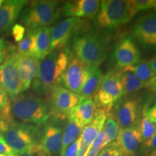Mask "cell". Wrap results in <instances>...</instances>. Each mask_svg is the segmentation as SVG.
I'll return each instance as SVG.
<instances>
[{
  "label": "cell",
  "mask_w": 156,
  "mask_h": 156,
  "mask_svg": "<svg viewBox=\"0 0 156 156\" xmlns=\"http://www.w3.org/2000/svg\"><path fill=\"white\" fill-rule=\"evenodd\" d=\"M69 48L51 51L40 62L36 77L32 84L33 90L39 95H49L54 88L62 86V80L71 59Z\"/></svg>",
  "instance_id": "6da1fadb"
},
{
  "label": "cell",
  "mask_w": 156,
  "mask_h": 156,
  "mask_svg": "<svg viewBox=\"0 0 156 156\" xmlns=\"http://www.w3.org/2000/svg\"><path fill=\"white\" fill-rule=\"evenodd\" d=\"M98 156H124L115 142L109 144L101 150Z\"/></svg>",
  "instance_id": "4dcf8cb0"
},
{
  "label": "cell",
  "mask_w": 156,
  "mask_h": 156,
  "mask_svg": "<svg viewBox=\"0 0 156 156\" xmlns=\"http://www.w3.org/2000/svg\"><path fill=\"white\" fill-rule=\"evenodd\" d=\"M96 105L93 98L83 99L73 109L67 119L84 127L92 122L96 112Z\"/></svg>",
  "instance_id": "ffe728a7"
},
{
  "label": "cell",
  "mask_w": 156,
  "mask_h": 156,
  "mask_svg": "<svg viewBox=\"0 0 156 156\" xmlns=\"http://www.w3.org/2000/svg\"><path fill=\"white\" fill-rule=\"evenodd\" d=\"M61 15L58 1H32L29 2L21 12L20 21L27 31H34L50 27L57 21Z\"/></svg>",
  "instance_id": "277c9868"
},
{
  "label": "cell",
  "mask_w": 156,
  "mask_h": 156,
  "mask_svg": "<svg viewBox=\"0 0 156 156\" xmlns=\"http://www.w3.org/2000/svg\"><path fill=\"white\" fill-rule=\"evenodd\" d=\"M17 53L23 56H34L35 34L34 31H27L24 38L17 45Z\"/></svg>",
  "instance_id": "83f0119b"
},
{
  "label": "cell",
  "mask_w": 156,
  "mask_h": 156,
  "mask_svg": "<svg viewBox=\"0 0 156 156\" xmlns=\"http://www.w3.org/2000/svg\"><path fill=\"white\" fill-rule=\"evenodd\" d=\"M139 126L142 142L151 138L156 132V123L151 122L145 114L142 117Z\"/></svg>",
  "instance_id": "f1b7e54d"
},
{
  "label": "cell",
  "mask_w": 156,
  "mask_h": 156,
  "mask_svg": "<svg viewBox=\"0 0 156 156\" xmlns=\"http://www.w3.org/2000/svg\"><path fill=\"white\" fill-rule=\"evenodd\" d=\"M0 156H20V155L16 153H14L11 154H0Z\"/></svg>",
  "instance_id": "7bdbcfd3"
},
{
  "label": "cell",
  "mask_w": 156,
  "mask_h": 156,
  "mask_svg": "<svg viewBox=\"0 0 156 156\" xmlns=\"http://www.w3.org/2000/svg\"><path fill=\"white\" fill-rule=\"evenodd\" d=\"M5 1H4V0H0V8L2 7V6L4 5V3H5Z\"/></svg>",
  "instance_id": "f6af8a7d"
},
{
  "label": "cell",
  "mask_w": 156,
  "mask_h": 156,
  "mask_svg": "<svg viewBox=\"0 0 156 156\" xmlns=\"http://www.w3.org/2000/svg\"><path fill=\"white\" fill-rule=\"evenodd\" d=\"M142 142L139 124L120 129L115 143L124 156L134 155Z\"/></svg>",
  "instance_id": "e0dca14e"
},
{
  "label": "cell",
  "mask_w": 156,
  "mask_h": 156,
  "mask_svg": "<svg viewBox=\"0 0 156 156\" xmlns=\"http://www.w3.org/2000/svg\"><path fill=\"white\" fill-rule=\"evenodd\" d=\"M2 135L7 145L20 155L28 153L37 144L30 130L21 126H9Z\"/></svg>",
  "instance_id": "5bb4252c"
},
{
  "label": "cell",
  "mask_w": 156,
  "mask_h": 156,
  "mask_svg": "<svg viewBox=\"0 0 156 156\" xmlns=\"http://www.w3.org/2000/svg\"><path fill=\"white\" fill-rule=\"evenodd\" d=\"M102 131L104 134L103 147L114 142L117 139L120 131V127L112 115H108Z\"/></svg>",
  "instance_id": "4316f807"
},
{
  "label": "cell",
  "mask_w": 156,
  "mask_h": 156,
  "mask_svg": "<svg viewBox=\"0 0 156 156\" xmlns=\"http://www.w3.org/2000/svg\"><path fill=\"white\" fill-rule=\"evenodd\" d=\"M122 72L114 69L103 76L100 87L93 98L97 108L109 114L114 105L122 98L123 93L120 82Z\"/></svg>",
  "instance_id": "8992f818"
},
{
  "label": "cell",
  "mask_w": 156,
  "mask_h": 156,
  "mask_svg": "<svg viewBox=\"0 0 156 156\" xmlns=\"http://www.w3.org/2000/svg\"><path fill=\"white\" fill-rule=\"evenodd\" d=\"M140 101L136 97H126L116 103L112 116L120 129L133 127L139 124Z\"/></svg>",
  "instance_id": "30bf717a"
},
{
  "label": "cell",
  "mask_w": 156,
  "mask_h": 156,
  "mask_svg": "<svg viewBox=\"0 0 156 156\" xmlns=\"http://www.w3.org/2000/svg\"><path fill=\"white\" fill-rule=\"evenodd\" d=\"M111 38L90 28L78 34L72 41V53L88 67L96 68L108 57Z\"/></svg>",
  "instance_id": "7a4b0ae2"
},
{
  "label": "cell",
  "mask_w": 156,
  "mask_h": 156,
  "mask_svg": "<svg viewBox=\"0 0 156 156\" xmlns=\"http://www.w3.org/2000/svg\"><path fill=\"white\" fill-rule=\"evenodd\" d=\"M83 127L77 124L74 121L68 119V122L64 127L63 132V138H62V149L61 155L64 153L65 150L73 142L77 140V137L83 131ZM61 156V155H60Z\"/></svg>",
  "instance_id": "d4e9b609"
},
{
  "label": "cell",
  "mask_w": 156,
  "mask_h": 156,
  "mask_svg": "<svg viewBox=\"0 0 156 156\" xmlns=\"http://www.w3.org/2000/svg\"><path fill=\"white\" fill-rule=\"evenodd\" d=\"M89 28L87 20L68 17L60 21L51 29V51L67 48L78 34Z\"/></svg>",
  "instance_id": "ba28073f"
},
{
  "label": "cell",
  "mask_w": 156,
  "mask_h": 156,
  "mask_svg": "<svg viewBox=\"0 0 156 156\" xmlns=\"http://www.w3.org/2000/svg\"><path fill=\"white\" fill-rule=\"evenodd\" d=\"M136 13L130 0H103L94 24L100 30H114L128 23Z\"/></svg>",
  "instance_id": "5b68a950"
},
{
  "label": "cell",
  "mask_w": 156,
  "mask_h": 156,
  "mask_svg": "<svg viewBox=\"0 0 156 156\" xmlns=\"http://www.w3.org/2000/svg\"><path fill=\"white\" fill-rule=\"evenodd\" d=\"M49 95L51 115L62 120L67 119L73 109L83 100L77 93L62 86L54 88Z\"/></svg>",
  "instance_id": "9c48e42d"
},
{
  "label": "cell",
  "mask_w": 156,
  "mask_h": 156,
  "mask_svg": "<svg viewBox=\"0 0 156 156\" xmlns=\"http://www.w3.org/2000/svg\"><path fill=\"white\" fill-rule=\"evenodd\" d=\"M120 82L123 96L134 94L144 87V84L132 72L122 71L120 75Z\"/></svg>",
  "instance_id": "cb8c5ba5"
},
{
  "label": "cell",
  "mask_w": 156,
  "mask_h": 156,
  "mask_svg": "<svg viewBox=\"0 0 156 156\" xmlns=\"http://www.w3.org/2000/svg\"><path fill=\"white\" fill-rule=\"evenodd\" d=\"M156 149V132L151 138L143 142L141 147V151L144 153L148 154Z\"/></svg>",
  "instance_id": "836d02e7"
},
{
  "label": "cell",
  "mask_w": 156,
  "mask_h": 156,
  "mask_svg": "<svg viewBox=\"0 0 156 156\" xmlns=\"http://www.w3.org/2000/svg\"><path fill=\"white\" fill-rule=\"evenodd\" d=\"M15 152L7 145L2 134L0 135V154H11Z\"/></svg>",
  "instance_id": "d590c367"
},
{
  "label": "cell",
  "mask_w": 156,
  "mask_h": 156,
  "mask_svg": "<svg viewBox=\"0 0 156 156\" xmlns=\"http://www.w3.org/2000/svg\"><path fill=\"white\" fill-rule=\"evenodd\" d=\"M28 2V1L25 0H8L5 2L0 8V36L8 34Z\"/></svg>",
  "instance_id": "2e32d148"
},
{
  "label": "cell",
  "mask_w": 156,
  "mask_h": 156,
  "mask_svg": "<svg viewBox=\"0 0 156 156\" xmlns=\"http://www.w3.org/2000/svg\"><path fill=\"white\" fill-rule=\"evenodd\" d=\"M147 156H156V149L155 151H152L151 153L147 154Z\"/></svg>",
  "instance_id": "ee69618b"
},
{
  "label": "cell",
  "mask_w": 156,
  "mask_h": 156,
  "mask_svg": "<svg viewBox=\"0 0 156 156\" xmlns=\"http://www.w3.org/2000/svg\"><path fill=\"white\" fill-rule=\"evenodd\" d=\"M40 60L32 56H23L18 54L17 66L20 77L22 92L30 88L38 74Z\"/></svg>",
  "instance_id": "ac0fdd59"
},
{
  "label": "cell",
  "mask_w": 156,
  "mask_h": 156,
  "mask_svg": "<svg viewBox=\"0 0 156 156\" xmlns=\"http://www.w3.org/2000/svg\"><path fill=\"white\" fill-rule=\"evenodd\" d=\"M149 63L152 68V69L153 70V72L156 75V56L153 57V58H151V59L149 61Z\"/></svg>",
  "instance_id": "b9f144b4"
},
{
  "label": "cell",
  "mask_w": 156,
  "mask_h": 156,
  "mask_svg": "<svg viewBox=\"0 0 156 156\" xmlns=\"http://www.w3.org/2000/svg\"><path fill=\"white\" fill-rule=\"evenodd\" d=\"M99 0H75L64 2L61 6V14L66 17L94 19L100 9Z\"/></svg>",
  "instance_id": "9a60e30c"
},
{
  "label": "cell",
  "mask_w": 156,
  "mask_h": 156,
  "mask_svg": "<svg viewBox=\"0 0 156 156\" xmlns=\"http://www.w3.org/2000/svg\"><path fill=\"white\" fill-rule=\"evenodd\" d=\"M17 57L18 53L16 48L13 46H9L5 59L0 65V87L11 98L22 93Z\"/></svg>",
  "instance_id": "52a82bcc"
},
{
  "label": "cell",
  "mask_w": 156,
  "mask_h": 156,
  "mask_svg": "<svg viewBox=\"0 0 156 156\" xmlns=\"http://www.w3.org/2000/svg\"><path fill=\"white\" fill-rule=\"evenodd\" d=\"M79 149V138L67 147L61 156H77Z\"/></svg>",
  "instance_id": "e575fe53"
},
{
  "label": "cell",
  "mask_w": 156,
  "mask_h": 156,
  "mask_svg": "<svg viewBox=\"0 0 156 156\" xmlns=\"http://www.w3.org/2000/svg\"><path fill=\"white\" fill-rule=\"evenodd\" d=\"M90 67L73 54L62 80V86L78 95L88 75Z\"/></svg>",
  "instance_id": "4fadbf2b"
},
{
  "label": "cell",
  "mask_w": 156,
  "mask_h": 156,
  "mask_svg": "<svg viewBox=\"0 0 156 156\" xmlns=\"http://www.w3.org/2000/svg\"><path fill=\"white\" fill-rule=\"evenodd\" d=\"M25 30L26 29L22 24L16 23L13 25L11 29V34L15 41L19 43L23 40L25 36Z\"/></svg>",
  "instance_id": "d6a6232c"
},
{
  "label": "cell",
  "mask_w": 156,
  "mask_h": 156,
  "mask_svg": "<svg viewBox=\"0 0 156 156\" xmlns=\"http://www.w3.org/2000/svg\"><path fill=\"white\" fill-rule=\"evenodd\" d=\"M108 114L102 109L97 108L92 122L83 127L80 136L79 137L80 141L83 142L88 147H90L96 136L103 130Z\"/></svg>",
  "instance_id": "44dd1931"
},
{
  "label": "cell",
  "mask_w": 156,
  "mask_h": 156,
  "mask_svg": "<svg viewBox=\"0 0 156 156\" xmlns=\"http://www.w3.org/2000/svg\"><path fill=\"white\" fill-rule=\"evenodd\" d=\"M103 75L99 67H90L88 75L81 87L78 95L82 99L93 98L102 82Z\"/></svg>",
  "instance_id": "603a6c76"
},
{
  "label": "cell",
  "mask_w": 156,
  "mask_h": 156,
  "mask_svg": "<svg viewBox=\"0 0 156 156\" xmlns=\"http://www.w3.org/2000/svg\"><path fill=\"white\" fill-rule=\"evenodd\" d=\"M123 71H129L133 73L143 84H145L146 82H147L155 75V73H154L150 65L149 61H146V60L140 61L137 64L126 68Z\"/></svg>",
  "instance_id": "484cf974"
},
{
  "label": "cell",
  "mask_w": 156,
  "mask_h": 156,
  "mask_svg": "<svg viewBox=\"0 0 156 156\" xmlns=\"http://www.w3.org/2000/svg\"><path fill=\"white\" fill-rule=\"evenodd\" d=\"M145 114L151 122L156 123V103L155 105H153V106H151L150 108H148L146 111Z\"/></svg>",
  "instance_id": "f35d334b"
},
{
  "label": "cell",
  "mask_w": 156,
  "mask_h": 156,
  "mask_svg": "<svg viewBox=\"0 0 156 156\" xmlns=\"http://www.w3.org/2000/svg\"><path fill=\"white\" fill-rule=\"evenodd\" d=\"M9 115L12 122L41 124L51 115L50 105L36 93H20L9 101Z\"/></svg>",
  "instance_id": "3957f363"
},
{
  "label": "cell",
  "mask_w": 156,
  "mask_h": 156,
  "mask_svg": "<svg viewBox=\"0 0 156 156\" xmlns=\"http://www.w3.org/2000/svg\"><path fill=\"white\" fill-rule=\"evenodd\" d=\"M154 9H156V0H155V5H154Z\"/></svg>",
  "instance_id": "7dc6e473"
},
{
  "label": "cell",
  "mask_w": 156,
  "mask_h": 156,
  "mask_svg": "<svg viewBox=\"0 0 156 156\" xmlns=\"http://www.w3.org/2000/svg\"><path fill=\"white\" fill-rule=\"evenodd\" d=\"M51 27L42 28L34 30L35 52L34 57L43 60L51 52Z\"/></svg>",
  "instance_id": "7402d4cb"
},
{
  "label": "cell",
  "mask_w": 156,
  "mask_h": 156,
  "mask_svg": "<svg viewBox=\"0 0 156 156\" xmlns=\"http://www.w3.org/2000/svg\"><path fill=\"white\" fill-rule=\"evenodd\" d=\"M132 5L136 12L154 8L155 0H132Z\"/></svg>",
  "instance_id": "1f68e13d"
},
{
  "label": "cell",
  "mask_w": 156,
  "mask_h": 156,
  "mask_svg": "<svg viewBox=\"0 0 156 156\" xmlns=\"http://www.w3.org/2000/svg\"><path fill=\"white\" fill-rule=\"evenodd\" d=\"M144 87L156 93V75L144 84Z\"/></svg>",
  "instance_id": "74e56055"
},
{
  "label": "cell",
  "mask_w": 156,
  "mask_h": 156,
  "mask_svg": "<svg viewBox=\"0 0 156 156\" xmlns=\"http://www.w3.org/2000/svg\"><path fill=\"white\" fill-rule=\"evenodd\" d=\"M38 144H36V145L32 147V149H31L30 151H28V153L23 154V155H22V156H38V151H37V150H38Z\"/></svg>",
  "instance_id": "60d3db41"
},
{
  "label": "cell",
  "mask_w": 156,
  "mask_h": 156,
  "mask_svg": "<svg viewBox=\"0 0 156 156\" xmlns=\"http://www.w3.org/2000/svg\"><path fill=\"white\" fill-rule=\"evenodd\" d=\"M130 156H134V155H130Z\"/></svg>",
  "instance_id": "c3c4849f"
},
{
  "label": "cell",
  "mask_w": 156,
  "mask_h": 156,
  "mask_svg": "<svg viewBox=\"0 0 156 156\" xmlns=\"http://www.w3.org/2000/svg\"><path fill=\"white\" fill-rule=\"evenodd\" d=\"M11 124L7 121L0 119V135L5 133L8 129Z\"/></svg>",
  "instance_id": "ab89813d"
},
{
  "label": "cell",
  "mask_w": 156,
  "mask_h": 156,
  "mask_svg": "<svg viewBox=\"0 0 156 156\" xmlns=\"http://www.w3.org/2000/svg\"><path fill=\"white\" fill-rule=\"evenodd\" d=\"M62 129L57 125L49 124L45 128L40 145L49 156H60L62 149Z\"/></svg>",
  "instance_id": "d6986e66"
},
{
  "label": "cell",
  "mask_w": 156,
  "mask_h": 156,
  "mask_svg": "<svg viewBox=\"0 0 156 156\" xmlns=\"http://www.w3.org/2000/svg\"><path fill=\"white\" fill-rule=\"evenodd\" d=\"M112 57L116 69L123 71L137 64L140 61L141 54L134 39L131 36H125L114 47Z\"/></svg>",
  "instance_id": "7c38bea8"
},
{
  "label": "cell",
  "mask_w": 156,
  "mask_h": 156,
  "mask_svg": "<svg viewBox=\"0 0 156 156\" xmlns=\"http://www.w3.org/2000/svg\"><path fill=\"white\" fill-rule=\"evenodd\" d=\"M8 48L3 39L0 38V65L3 63L4 60L5 59L7 52H8Z\"/></svg>",
  "instance_id": "8d00e7d4"
},
{
  "label": "cell",
  "mask_w": 156,
  "mask_h": 156,
  "mask_svg": "<svg viewBox=\"0 0 156 156\" xmlns=\"http://www.w3.org/2000/svg\"><path fill=\"white\" fill-rule=\"evenodd\" d=\"M9 100L8 95L5 90L0 87V113L2 115L4 120L12 124V121L9 115Z\"/></svg>",
  "instance_id": "f546056e"
},
{
  "label": "cell",
  "mask_w": 156,
  "mask_h": 156,
  "mask_svg": "<svg viewBox=\"0 0 156 156\" xmlns=\"http://www.w3.org/2000/svg\"><path fill=\"white\" fill-rule=\"evenodd\" d=\"M132 37L145 50L156 51V12L143 15L132 29Z\"/></svg>",
  "instance_id": "8fae6325"
},
{
  "label": "cell",
  "mask_w": 156,
  "mask_h": 156,
  "mask_svg": "<svg viewBox=\"0 0 156 156\" xmlns=\"http://www.w3.org/2000/svg\"><path fill=\"white\" fill-rule=\"evenodd\" d=\"M0 119H3V120H4L3 116H2V115L1 113H0Z\"/></svg>",
  "instance_id": "bcb514c9"
}]
</instances>
